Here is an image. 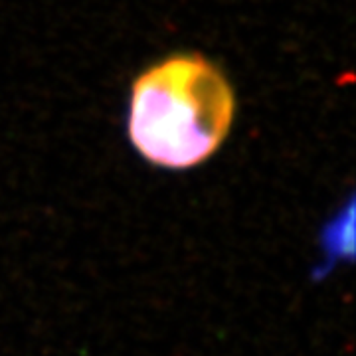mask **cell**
Instances as JSON below:
<instances>
[{"instance_id": "2", "label": "cell", "mask_w": 356, "mask_h": 356, "mask_svg": "<svg viewBox=\"0 0 356 356\" xmlns=\"http://www.w3.org/2000/svg\"><path fill=\"white\" fill-rule=\"evenodd\" d=\"M321 245H323L325 255H323V266L315 269V273H313L317 280L329 275L332 267L339 261H350L355 257V208H353V202H348L344 212L332 218L325 226Z\"/></svg>"}, {"instance_id": "1", "label": "cell", "mask_w": 356, "mask_h": 356, "mask_svg": "<svg viewBox=\"0 0 356 356\" xmlns=\"http://www.w3.org/2000/svg\"><path fill=\"white\" fill-rule=\"evenodd\" d=\"M234 115L236 93L224 72L200 54H175L133 81L127 135L149 165L188 170L220 151Z\"/></svg>"}]
</instances>
